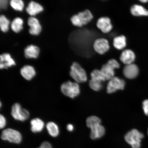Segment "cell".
<instances>
[{
  "label": "cell",
  "instance_id": "1",
  "mask_svg": "<svg viewBox=\"0 0 148 148\" xmlns=\"http://www.w3.org/2000/svg\"><path fill=\"white\" fill-rule=\"evenodd\" d=\"M101 120L95 116H89L86 120L87 127L91 129L90 137L92 139L100 138L105 134V129L101 125Z\"/></svg>",
  "mask_w": 148,
  "mask_h": 148
},
{
  "label": "cell",
  "instance_id": "2",
  "mask_svg": "<svg viewBox=\"0 0 148 148\" xmlns=\"http://www.w3.org/2000/svg\"><path fill=\"white\" fill-rule=\"evenodd\" d=\"M93 19L94 16L92 12L86 9L73 14L70 20L73 26L81 28L88 25Z\"/></svg>",
  "mask_w": 148,
  "mask_h": 148
},
{
  "label": "cell",
  "instance_id": "3",
  "mask_svg": "<svg viewBox=\"0 0 148 148\" xmlns=\"http://www.w3.org/2000/svg\"><path fill=\"white\" fill-rule=\"evenodd\" d=\"M1 139L3 141L19 145L22 143L23 140V135L17 130L8 127L2 130L1 134Z\"/></svg>",
  "mask_w": 148,
  "mask_h": 148
},
{
  "label": "cell",
  "instance_id": "4",
  "mask_svg": "<svg viewBox=\"0 0 148 148\" xmlns=\"http://www.w3.org/2000/svg\"><path fill=\"white\" fill-rule=\"evenodd\" d=\"M70 76L75 82L82 83L87 80V75L86 71L78 62H74L70 66Z\"/></svg>",
  "mask_w": 148,
  "mask_h": 148
},
{
  "label": "cell",
  "instance_id": "5",
  "mask_svg": "<svg viewBox=\"0 0 148 148\" xmlns=\"http://www.w3.org/2000/svg\"><path fill=\"white\" fill-rule=\"evenodd\" d=\"M61 91L64 95L71 99L77 97L80 93V87L78 83L67 81L61 85Z\"/></svg>",
  "mask_w": 148,
  "mask_h": 148
},
{
  "label": "cell",
  "instance_id": "6",
  "mask_svg": "<svg viewBox=\"0 0 148 148\" xmlns=\"http://www.w3.org/2000/svg\"><path fill=\"white\" fill-rule=\"evenodd\" d=\"M120 65L118 61L114 58H111L103 65L101 70L106 80H109L114 77L116 69H119Z\"/></svg>",
  "mask_w": 148,
  "mask_h": 148
},
{
  "label": "cell",
  "instance_id": "7",
  "mask_svg": "<svg viewBox=\"0 0 148 148\" xmlns=\"http://www.w3.org/2000/svg\"><path fill=\"white\" fill-rule=\"evenodd\" d=\"M11 115L16 121L25 122L29 119L30 114L26 109L22 108L19 103H14L12 107Z\"/></svg>",
  "mask_w": 148,
  "mask_h": 148
},
{
  "label": "cell",
  "instance_id": "8",
  "mask_svg": "<svg viewBox=\"0 0 148 148\" xmlns=\"http://www.w3.org/2000/svg\"><path fill=\"white\" fill-rule=\"evenodd\" d=\"M144 137V135L142 133L137 129H133L125 134V139L126 142L132 148H140L141 140Z\"/></svg>",
  "mask_w": 148,
  "mask_h": 148
},
{
  "label": "cell",
  "instance_id": "9",
  "mask_svg": "<svg viewBox=\"0 0 148 148\" xmlns=\"http://www.w3.org/2000/svg\"><path fill=\"white\" fill-rule=\"evenodd\" d=\"M94 50L98 55H103L110 51V42L106 38H99L96 39L93 44Z\"/></svg>",
  "mask_w": 148,
  "mask_h": 148
},
{
  "label": "cell",
  "instance_id": "10",
  "mask_svg": "<svg viewBox=\"0 0 148 148\" xmlns=\"http://www.w3.org/2000/svg\"><path fill=\"white\" fill-rule=\"evenodd\" d=\"M96 26L97 28L104 34H109L113 29L112 20L108 16H103L100 17L97 20Z\"/></svg>",
  "mask_w": 148,
  "mask_h": 148
},
{
  "label": "cell",
  "instance_id": "11",
  "mask_svg": "<svg viewBox=\"0 0 148 148\" xmlns=\"http://www.w3.org/2000/svg\"><path fill=\"white\" fill-rule=\"evenodd\" d=\"M125 85V81L119 77H114L109 80L107 87L109 94L114 93L118 90H123Z\"/></svg>",
  "mask_w": 148,
  "mask_h": 148
},
{
  "label": "cell",
  "instance_id": "12",
  "mask_svg": "<svg viewBox=\"0 0 148 148\" xmlns=\"http://www.w3.org/2000/svg\"><path fill=\"white\" fill-rule=\"evenodd\" d=\"M119 59L120 62L125 65L132 64L136 60V53L132 49H125L121 51Z\"/></svg>",
  "mask_w": 148,
  "mask_h": 148
},
{
  "label": "cell",
  "instance_id": "13",
  "mask_svg": "<svg viewBox=\"0 0 148 148\" xmlns=\"http://www.w3.org/2000/svg\"><path fill=\"white\" fill-rule=\"evenodd\" d=\"M30 125L31 132L34 134H40L45 128V123L39 118H35L31 119Z\"/></svg>",
  "mask_w": 148,
  "mask_h": 148
},
{
  "label": "cell",
  "instance_id": "14",
  "mask_svg": "<svg viewBox=\"0 0 148 148\" xmlns=\"http://www.w3.org/2000/svg\"><path fill=\"white\" fill-rule=\"evenodd\" d=\"M16 63L9 53H3L0 56V69H8L15 66Z\"/></svg>",
  "mask_w": 148,
  "mask_h": 148
},
{
  "label": "cell",
  "instance_id": "15",
  "mask_svg": "<svg viewBox=\"0 0 148 148\" xmlns=\"http://www.w3.org/2000/svg\"><path fill=\"white\" fill-rule=\"evenodd\" d=\"M28 25L30 28L29 32L33 36H38L42 31V27L38 20L36 18L30 17L29 18L27 21Z\"/></svg>",
  "mask_w": 148,
  "mask_h": 148
},
{
  "label": "cell",
  "instance_id": "16",
  "mask_svg": "<svg viewBox=\"0 0 148 148\" xmlns=\"http://www.w3.org/2000/svg\"><path fill=\"white\" fill-rule=\"evenodd\" d=\"M123 72L124 75L126 78L134 79L136 78L138 75V68L134 63L127 65L124 67Z\"/></svg>",
  "mask_w": 148,
  "mask_h": 148
},
{
  "label": "cell",
  "instance_id": "17",
  "mask_svg": "<svg viewBox=\"0 0 148 148\" xmlns=\"http://www.w3.org/2000/svg\"><path fill=\"white\" fill-rule=\"evenodd\" d=\"M130 13L136 17L148 16V10L143 5L135 3L132 5L130 8Z\"/></svg>",
  "mask_w": 148,
  "mask_h": 148
},
{
  "label": "cell",
  "instance_id": "18",
  "mask_svg": "<svg viewBox=\"0 0 148 148\" xmlns=\"http://www.w3.org/2000/svg\"><path fill=\"white\" fill-rule=\"evenodd\" d=\"M112 46L114 49L119 51H122L126 49L127 46L126 37L125 35H121L114 37L112 40Z\"/></svg>",
  "mask_w": 148,
  "mask_h": 148
},
{
  "label": "cell",
  "instance_id": "19",
  "mask_svg": "<svg viewBox=\"0 0 148 148\" xmlns=\"http://www.w3.org/2000/svg\"><path fill=\"white\" fill-rule=\"evenodd\" d=\"M22 76L27 81H30L36 76V71L33 66L26 65L22 67L20 70Z\"/></svg>",
  "mask_w": 148,
  "mask_h": 148
},
{
  "label": "cell",
  "instance_id": "20",
  "mask_svg": "<svg viewBox=\"0 0 148 148\" xmlns=\"http://www.w3.org/2000/svg\"><path fill=\"white\" fill-rule=\"evenodd\" d=\"M45 128L48 134L53 138H58L60 134V127L57 124L53 121H50L46 123Z\"/></svg>",
  "mask_w": 148,
  "mask_h": 148
},
{
  "label": "cell",
  "instance_id": "21",
  "mask_svg": "<svg viewBox=\"0 0 148 148\" xmlns=\"http://www.w3.org/2000/svg\"><path fill=\"white\" fill-rule=\"evenodd\" d=\"M43 10V7L41 5L34 1H31L26 9L28 14L32 16H36L40 13Z\"/></svg>",
  "mask_w": 148,
  "mask_h": 148
},
{
  "label": "cell",
  "instance_id": "22",
  "mask_svg": "<svg viewBox=\"0 0 148 148\" xmlns=\"http://www.w3.org/2000/svg\"><path fill=\"white\" fill-rule=\"evenodd\" d=\"M40 53L39 48L33 45L28 46L24 51L25 56L27 59H36L38 57Z\"/></svg>",
  "mask_w": 148,
  "mask_h": 148
},
{
  "label": "cell",
  "instance_id": "23",
  "mask_svg": "<svg viewBox=\"0 0 148 148\" xmlns=\"http://www.w3.org/2000/svg\"><path fill=\"white\" fill-rule=\"evenodd\" d=\"M23 20L21 18H16L12 21L11 28L14 32L18 33L23 29Z\"/></svg>",
  "mask_w": 148,
  "mask_h": 148
},
{
  "label": "cell",
  "instance_id": "24",
  "mask_svg": "<svg viewBox=\"0 0 148 148\" xmlns=\"http://www.w3.org/2000/svg\"><path fill=\"white\" fill-rule=\"evenodd\" d=\"M92 80L103 82L106 80L101 70L95 69L93 70L90 74Z\"/></svg>",
  "mask_w": 148,
  "mask_h": 148
},
{
  "label": "cell",
  "instance_id": "25",
  "mask_svg": "<svg viewBox=\"0 0 148 148\" xmlns=\"http://www.w3.org/2000/svg\"><path fill=\"white\" fill-rule=\"evenodd\" d=\"M10 21L6 16L2 15L0 16V27L3 32H6L9 30Z\"/></svg>",
  "mask_w": 148,
  "mask_h": 148
},
{
  "label": "cell",
  "instance_id": "26",
  "mask_svg": "<svg viewBox=\"0 0 148 148\" xmlns=\"http://www.w3.org/2000/svg\"><path fill=\"white\" fill-rule=\"evenodd\" d=\"M10 5L14 10L21 12L24 8V3L23 0H10Z\"/></svg>",
  "mask_w": 148,
  "mask_h": 148
},
{
  "label": "cell",
  "instance_id": "27",
  "mask_svg": "<svg viewBox=\"0 0 148 148\" xmlns=\"http://www.w3.org/2000/svg\"><path fill=\"white\" fill-rule=\"evenodd\" d=\"M102 82L91 79L89 81L90 88L94 91H99L103 88Z\"/></svg>",
  "mask_w": 148,
  "mask_h": 148
},
{
  "label": "cell",
  "instance_id": "28",
  "mask_svg": "<svg viewBox=\"0 0 148 148\" xmlns=\"http://www.w3.org/2000/svg\"><path fill=\"white\" fill-rule=\"evenodd\" d=\"M7 122L6 118L3 114H0V129L1 130L6 128Z\"/></svg>",
  "mask_w": 148,
  "mask_h": 148
},
{
  "label": "cell",
  "instance_id": "29",
  "mask_svg": "<svg viewBox=\"0 0 148 148\" xmlns=\"http://www.w3.org/2000/svg\"><path fill=\"white\" fill-rule=\"evenodd\" d=\"M36 148H53L52 144L47 140H45L42 142L39 146V147Z\"/></svg>",
  "mask_w": 148,
  "mask_h": 148
},
{
  "label": "cell",
  "instance_id": "30",
  "mask_svg": "<svg viewBox=\"0 0 148 148\" xmlns=\"http://www.w3.org/2000/svg\"><path fill=\"white\" fill-rule=\"evenodd\" d=\"M142 105L144 114L148 116V99L144 100L142 103Z\"/></svg>",
  "mask_w": 148,
  "mask_h": 148
},
{
  "label": "cell",
  "instance_id": "31",
  "mask_svg": "<svg viewBox=\"0 0 148 148\" xmlns=\"http://www.w3.org/2000/svg\"><path fill=\"white\" fill-rule=\"evenodd\" d=\"M66 129L68 131L71 132L74 129V126L71 123H69L66 126Z\"/></svg>",
  "mask_w": 148,
  "mask_h": 148
},
{
  "label": "cell",
  "instance_id": "32",
  "mask_svg": "<svg viewBox=\"0 0 148 148\" xmlns=\"http://www.w3.org/2000/svg\"><path fill=\"white\" fill-rule=\"evenodd\" d=\"M140 2L142 3H145L148 2V0H138Z\"/></svg>",
  "mask_w": 148,
  "mask_h": 148
},
{
  "label": "cell",
  "instance_id": "33",
  "mask_svg": "<svg viewBox=\"0 0 148 148\" xmlns=\"http://www.w3.org/2000/svg\"><path fill=\"white\" fill-rule=\"evenodd\" d=\"M147 134H148V130H147Z\"/></svg>",
  "mask_w": 148,
  "mask_h": 148
},
{
  "label": "cell",
  "instance_id": "34",
  "mask_svg": "<svg viewBox=\"0 0 148 148\" xmlns=\"http://www.w3.org/2000/svg\"><path fill=\"white\" fill-rule=\"evenodd\" d=\"M102 1H106V0H102Z\"/></svg>",
  "mask_w": 148,
  "mask_h": 148
}]
</instances>
